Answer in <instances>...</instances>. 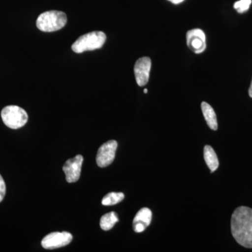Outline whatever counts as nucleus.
Instances as JSON below:
<instances>
[{"label": "nucleus", "mask_w": 252, "mask_h": 252, "mask_svg": "<svg viewBox=\"0 0 252 252\" xmlns=\"http://www.w3.org/2000/svg\"><path fill=\"white\" fill-rule=\"evenodd\" d=\"M231 233L237 243L246 248H252V210L238 207L231 217Z\"/></svg>", "instance_id": "1"}, {"label": "nucleus", "mask_w": 252, "mask_h": 252, "mask_svg": "<svg viewBox=\"0 0 252 252\" xmlns=\"http://www.w3.org/2000/svg\"><path fill=\"white\" fill-rule=\"evenodd\" d=\"M67 22V16L63 11H49L39 15L36 20V27L39 31L51 32L62 29Z\"/></svg>", "instance_id": "2"}, {"label": "nucleus", "mask_w": 252, "mask_h": 252, "mask_svg": "<svg viewBox=\"0 0 252 252\" xmlns=\"http://www.w3.org/2000/svg\"><path fill=\"white\" fill-rule=\"evenodd\" d=\"M107 39L103 32L94 31L81 36L72 45V49L77 54L85 51H94L101 49Z\"/></svg>", "instance_id": "3"}, {"label": "nucleus", "mask_w": 252, "mask_h": 252, "mask_svg": "<svg viewBox=\"0 0 252 252\" xmlns=\"http://www.w3.org/2000/svg\"><path fill=\"white\" fill-rule=\"evenodd\" d=\"M1 119L5 125L11 129H18L27 124V112L18 106L10 105L4 107L1 113Z\"/></svg>", "instance_id": "4"}, {"label": "nucleus", "mask_w": 252, "mask_h": 252, "mask_svg": "<svg viewBox=\"0 0 252 252\" xmlns=\"http://www.w3.org/2000/svg\"><path fill=\"white\" fill-rule=\"evenodd\" d=\"M72 238V234L68 232H54L43 238L41 245L46 250H54L69 245Z\"/></svg>", "instance_id": "5"}, {"label": "nucleus", "mask_w": 252, "mask_h": 252, "mask_svg": "<svg viewBox=\"0 0 252 252\" xmlns=\"http://www.w3.org/2000/svg\"><path fill=\"white\" fill-rule=\"evenodd\" d=\"M117 147V141L110 140L99 147L96 157V162L99 167H107L112 163L115 158Z\"/></svg>", "instance_id": "6"}, {"label": "nucleus", "mask_w": 252, "mask_h": 252, "mask_svg": "<svg viewBox=\"0 0 252 252\" xmlns=\"http://www.w3.org/2000/svg\"><path fill=\"white\" fill-rule=\"evenodd\" d=\"M187 44L189 49L195 54L203 53L206 49V36L200 29H193L187 32Z\"/></svg>", "instance_id": "7"}, {"label": "nucleus", "mask_w": 252, "mask_h": 252, "mask_svg": "<svg viewBox=\"0 0 252 252\" xmlns=\"http://www.w3.org/2000/svg\"><path fill=\"white\" fill-rule=\"evenodd\" d=\"M84 158L81 155L76 156L69 159L63 165V170L66 176V180L69 183H74L79 180L81 175Z\"/></svg>", "instance_id": "8"}, {"label": "nucleus", "mask_w": 252, "mask_h": 252, "mask_svg": "<svg viewBox=\"0 0 252 252\" xmlns=\"http://www.w3.org/2000/svg\"><path fill=\"white\" fill-rule=\"evenodd\" d=\"M151 67L152 61L149 57H142L137 60L134 67V72L138 86H144L148 83Z\"/></svg>", "instance_id": "9"}, {"label": "nucleus", "mask_w": 252, "mask_h": 252, "mask_svg": "<svg viewBox=\"0 0 252 252\" xmlns=\"http://www.w3.org/2000/svg\"><path fill=\"white\" fill-rule=\"evenodd\" d=\"M152 212L147 207L141 209L133 220V230L136 233H142L145 230L152 221Z\"/></svg>", "instance_id": "10"}, {"label": "nucleus", "mask_w": 252, "mask_h": 252, "mask_svg": "<svg viewBox=\"0 0 252 252\" xmlns=\"http://www.w3.org/2000/svg\"><path fill=\"white\" fill-rule=\"evenodd\" d=\"M201 109L207 125L212 130H217L218 128V124H217V116L214 109L205 102H202Z\"/></svg>", "instance_id": "11"}, {"label": "nucleus", "mask_w": 252, "mask_h": 252, "mask_svg": "<svg viewBox=\"0 0 252 252\" xmlns=\"http://www.w3.org/2000/svg\"><path fill=\"white\" fill-rule=\"evenodd\" d=\"M204 158L211 172H215L218 168L220 165L218 158L215 150L210 146L206 145L204 148Z\"/></svg>", "instance_id": "12"}, {"label": "nucleus", "mask_w": 252, "mask_h": 252, "mask_svg": "<svg viewBox=\"0 0 252 252\" xmlns=\"http://www.w3.org/2000/svg\"><path fill=\"white\" fill-rule=\"evenodd\" d=\"M119 219L116 212H112L103 215L100 219L99 225L101 228L104 230H109L112 229L116 223H117Z\"/></svg>", "instance_id": "13"}, {"label": "nucleus", "mask_w": 252, "mask_h": 252, "mask_svg": "<svg viewBox=\"0 0 252 252\" xmlns=\"http://www.w3.org/2000/svg\"><path fill=\"white\" fill-rule=\"evenodd\" d=\"M124 194L123 193H115L112 192L106 195L102 200V204L105 206L117 205L122 202L124 199Z\"/></svg>", "instance_id": "14"}, {"label": "nucleus", "mask_w": 252, "mask_h": 252, "mask_svg": "<svg viewBox=\"0 0 252 252\" xmlns=\"http://www.w3.org/2000/svg\"><path fill=\"white\" fill-rule=\"evenodd\" d=\"M251 4L252 0H240L235 3L234 9H236L238 13L242 14L250 9Z\"/></svg>", "instance_id": "15"}, {"label": "nucleus", "mask_w": 252, "mask_h": 252, "mask_svg": "<svg viewBox=\"0 0 252 252\" xmlns=\"http://www.w3.org/2000/svg\"><path fill=\"white\" fill-rule=\"evenodd\" d=\"M6 194V185L2 177L0 175V203L2 201Z\"/></svg>", "instance_id": "16"}, {"label": "nucleus", "mask_w": 252, "mask_h": 252, "mask_svg": "<svg viewBox=\"0 0 252 252\" xmlns=\"http://www.w3.org/2000/svg\"><path fill=\"white\" fill-rule=\"evenodd\" d=\"M168 1H171L173 4H180V3H182V1H185V0H168Z\"/></svg>", "instance_id": "17"}, {"label": "nucleus", "mask_w": 252, "mask_h": 252, "mask_svg": "<svg viewBox=\"0 0 252 252\" xmlns=\"http://www.w3.org/2000/svg\"><path fill=\"white\" fill-rule=\"evenodd\" d=\"M249 94H250V97L252 98V81L251 83V86H250V89H249Z\"/></svg>", "instance_id": "18"}, {"label": "nucleus", "mask_w": 252, "mask_h": 252, "mask_svg": "<svg viewBox=\"0 0 252 252\" xmlns=\"http://www.w3.org/2000/svg\"><path fill=\"white\" fill-rule=\"evenodd\" d=\"M147 89H144V94H147Z\"/></svg>", "instance_id": "19"}]
</instances>
